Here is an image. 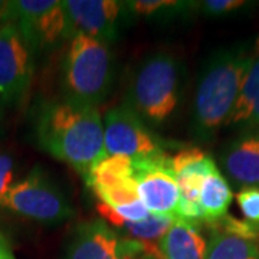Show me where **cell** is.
Here are the masks:
<instances>
[{"label": "cell", "instance_id": "cell-2", "mask_svg": "<svg viewBox=\"0 0 259 259\" xmlns=\"http://www.w3.org/2000/svg\"><path fill=\"white\" fill-rule=\"evenodd\" d=\"M255 54V44L238 42L216 49L197 76L190 110V134L200 143L212 141L231 117Z\"/></svg>", "mask_w": 259, "mask_h": 259}, {"label": "cell", "instance_id": "cell-7", "mask_svg": "<svg viewBox=\"0 0 259 259\" xmlns=\"http://www.w3.org/2000/svg\"><path fill=\"white\" fill-rule=\"evenodd\" d=\"M102 124L107 156L143 160L168 154L167 147L170 144L153 133L125 104L110 108Z\"/></svg>", "mask_w": 259, "mask_h": 259}, {"label": "cell", "instance_id": "cell-8", "mask_svg": "<svg viewBox=\"0 0 259 259\" xmlns=\"http://www.w3.org/2000/svg\"><path fill=\"white\" fill-rule=\"evenodd\" d=\"M13 23L33 52H48L69 40V23L61 0H13Z\"/></svg>", "mask_w": 259, "mask_h": 259}, {"label": "cell", "instance_id": "cell-13", "mask_svg": "<svg viewBox=\"0 0 259 259\" xmlns=\"http://www.w3.org/2000/svg\"><path fill=\"white\" fill-rule=\"evenodd\" d=\"M219 161L232 185L259 187V131L241 133L222 150Z\"/></svg>", "mask_w": 259, "mask_h": 259}, {"label": "cell", "instance_id": "cell-4", "mask_svg": "<svg viewBox=\"0 0 259 259\" xmlns=\"http://www.w3.org/2000/svg\"><path fill=\"white\" fill-rule=\"evenodd\" d=\"M114 74L110 45L81 33L68 40L61 71L64 98L98 108L111 93Z\"/></svg>", "mask_w": 259, "mask_h": 259}, {"label": "cell", "instance_id": "cell-24", "mask_svg": "<svg viewBox=\"0 0 259 259\" xmlns=\"http://www.w3.org/2000/svg\"><path fill=\"white\" fill-rule=\"evenodd\" d=\"M15 12H13V0H0V26L6 23H13Z\"/></svg>", "mask_w": 259, "mask_h": 259}, {"label": "cell", "instance_id": "cell-6", "mask_svg": "<svg viewBox=\"0 0 259 259\" xmlns=\"http://www.w3.org/2000/svg\"><path fill=\"white\" fill-rule=\"evenodd\" d=\"M64 259H163L156 242L121 236L104 221H90L75 228Z\"/></svg>", "mask_w": 259, "mask_h": 259}, {"label": "cell", "instance_id": "cell-22", "mask_svg": "<svg viewBox=\"0 0 259 259\" xmlns=\"http://www.w3.org/2000/svg\"><path fill=\"white\" fill-rule=\"evenodd\" d=\"M236 203L245 221L259 226V187H243L236 193Z\"/></svg>", "mask_w": 259, "mask_h": 259}, {"label": "cell", "instance_id": "cell-3", "mask_svg": "<svg viewBox=\"0 0 259 259\" xmlns=\"http://www.w3.org/2000/svg\"><path fill=\"white\" fill-rule=\"evenodd\" d=\"M185 65L170 52L144 58L131 75L124 104L150 128L167 125L185 95Z\"/></svg>", "mask_w": 259, "mask_h": 259}, {"label": "cell", "instance_id": "cell-18", "mask_svg": "<svg viewBox=\"0 0 259 259\" xmlns=\"http://www.w3.org/2000/svg\"><path fill=\"white\" fill-rule=\"evenodd\" d=\"M131 180H136L133 158L107 156L90 171V175L85 179V183L90 189H93V192H95L121 186Z\"/></svg>", "mask_w": 259, "mask_h": 259}, {"label": "cell", "instance_id": "cell-19", "mask_svg": "<svg viewBox=\"0 0 259 259\" xmlns=\"http://www.w3.org/2000/svg\"><path fill=\"white\" fill-rule=\"evenodd\" d=\"M206 259H259V243L210 229Z\"/></svg>", "mask_w": 259, "mask_h": 259}, {"label": "cell", "instance_id": "cell-20", "mask_svg": "<svg viewBox=\"0 0 259 259\" xmlns=\"http://www.w3.org/2000/svg\"><path fill=\"white\" fill-rule=\"evenodd\" d=\"M173 223H175L173 218L150 213L148 218H146L141 222L122 223L117 229H121L124 232L122 236H127L131 239L143 242H156L160 241L166 235Z\"/></svg>", "mask_w": 259, "mask_h": 259}, {"label": "cell", "instance_id": "cell-10", "mask_svg": "<svg viewBox=\"0 0 259 259\" xmlns=\"http://www.w3.org/2000/svg\"><path fill=\"white\" fill-rule=\"evenodd\" d=\"M35 74V52L15 23L0 26V104L25 98Z\"/></svg>", "mask_w": 259, "mask_h": 259}, {"label": "cell", "instance_id": "cell-23", "mask_svg": "<svg viewBox=\"0 0 259 259\" xmlns=\"http://www.w3.org/2000/svg\"><path fill=\"white\" fill-rule=\"evenodd\" d=\"M13 175H15L13 157L8 153H0V206L5 196L12 189V186L15 185Z\"/></svg>", "mask_w": 259, "mask_h": 259}, {"label": "cell", "instance_id": "cell-21", "mask_svg": "<svg viewBox=\"0 0 259 259\" xmlns=\"http://www.w3.org/2000/svg\"><path fill=\"white\" fill-rule=\"evenodd\" d=\"M253 3L245 0H204L199 2V8L206 18H228L248 10Z\"/></svg>", "mask_w": 259, "mask_h": 259}, {"label": "cell", "instance_id": "cell-11", "mask_svg": "<svg viewBox=\"0 0 259 259\" xmlns=\"http://www.w3.org/2000/svg\"><path fill=\"white\" fill-rule=\"evenodd\" d=\"M133 167L140 202L148 212L179 221L180 192L173 173L171 157L164 154L160 157L133 160Z\"/></svg>", "mask_w": 259, "mask_h": 259}, {"label": "cell", "instance_id": "cell-25", "mask_svg": "<svg viewBox=\"0 0 259 259\" xmlns=\"http://www.w3.org/2000/svg\"><path fill=\"white\" fill-rule=\"evenodd\" d=\"M9 255H13V253H12V249H10L9 243L5 239L3 235H0V258L9 256Z\"/></svg>", "mask_w": 259, "mask_h": 259}, {"label": "cell", "instance_id": "cell-1", "mask_svg": "<svg viewBox=\"0 0 259 259\" xmlns=\"http://www.w3.org/2000/svg\"><path fill=\"white\" fill-rule=\"evenodd\" d=\"M35 136L44 151L76 170L83 180L107 157L98 108L59 98L37 108Z\"/></svg>", "mask_w": 259, "mask_h": 259}, {"label": "cell", "instance_id": "cell-14", "mask_svg": "<svg viewBox=\"0 0 259 259\" xmlns=\"http://www.w3.org/2000/svg\"><path fill=\"white\" fill-rule=\"evenodd\" d=\"M226 125L239 134L259 131V40Z\"/></svg>", "mask_w": 259, "mask_h": 259}, {"label": "cell", "instance_id": "cell-9", "mask_svg": "<svg viewBox=\"0 0 259 259\" xmlns=\"http://www.w3.org/2000/svg\"><path fill=\"white\" fill-rule=\"evenodd\" d=\"M62 3L69 23V36L81 33L107 45L115 44L121 30L134 18L127 3L118 0H65Z\"/></svg>", "mask_w": 259, "mask_h": 259}, {"label": "cell", "instance_id": "cell-17", "mask_svg": "<svg viewBox=\"0 0 259 259\" xmlns=\"http://www.w3.org/2000/svg\"><path fill=\"white\" fill-rule=\"evenodd\" d=\"M125 3L134 18H144L157 23H167L179 18H189L199 8V2L177 0H133Z\"/></svg>", "mask_w": 259, "mask_h": 259}, {"label": "cell", "instance_id": "cell-16", "mask_svg": "<svg viewBox=\"0 0 259 259\" xmlns=\"http://www.w3.org/2000/svg\"><path fill=\"white\" fill-rule=\"evenodd\" d=\"M233 200L231 185L218 168L204 179L199 193V206L202 210L203 223H212L221 221L228 214V209Z\"/></svg>", "mask_w": 259, "mask_h": 259}, {"label": "cell", "instance_id": "cell-15", "mask_svg": "<svg viewBox=\"0 0 259 259\" xmlns=\"http://www.w3.org/2000/svg\"><path fill=\"white\" fill-rule=\"evenodd\" d=\"M158 249L163 259H206L207 241L199 223L179 219L158 241Z\"/></svg>", "mask_w": 259, "mask_h": 259}, {"label": "cell", "instance_id": "cell-5", "mask_svg": "<svg viewBox=\"0 0 259 259\" xmlns=\"http://www.w3.org/2000/svg\"><path fill=\"white\" fill-rule=\"evenodd\" d=\"M0 207L45 225L62 223L75 213L64 192L39 164L23 180L12 186Z\"/></svg>", "mask_w": 259, "mask_h": 259}, {"label": "cell", "instance_id": "cell-12", "mask_svg": "<svg viewBox=\"0 0 259 259\" xmlns=\"http://www.w3.org/2000/svg\"><path fill=\"white\" fill-rule=\"evenodd\" d=\"M171 167L180 192V219L187 222L203 223L199 206V193L204 179L219 168L216 161L202 148L187 147L171 157Z\"/></svg>", "mask_w": 259, "mask_h": 259}]
</instances>
